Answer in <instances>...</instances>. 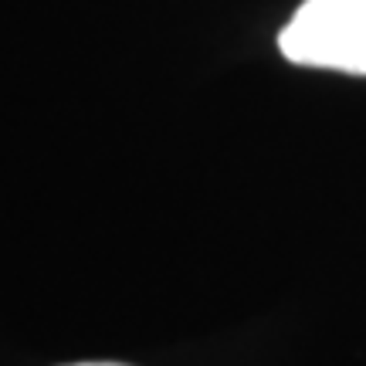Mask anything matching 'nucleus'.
Here are the masks:
<instances>
[{"label": "nucleus", "instance_id": "f257e3e1", "mask_svg": "<svg viewBox=\"0 0 366 366\" xmlns=\"http://www.w3.org/2000/svg\"><path fill=\"white\" fill-rule=\"evenodd\" d=\"M278 48L292 65L366 75V0H302Z\"/></svg>", "mask_w": 366, "mask_h": 366}, {"label": "nucleus", "instance_id": "f03ea898", "mask_svg": "<svg viewBox=\"0 0 366 366\" xmlns=\"http://www.w3.org/2000/svg\"><path fill=\"white\" fill-rule=\"evenodd\" d=\"M68 366H126V363H68Z\"/></svg>", "mask_w": 366, "mask_h": 366}]
</instances>
